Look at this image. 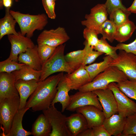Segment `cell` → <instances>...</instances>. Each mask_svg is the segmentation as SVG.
I'll use <instances>...</instances> for the list:
<instances>
[{
	"label": "cell",
	"instance_id": "4fadbf2b",
	"mask_svg": "<svg viewBox=\"0 0 136 136\" xmlns=\"http://www.w3.org/2000/svg\"><path fill=\"white\" fill-rule=\"evenodd\" d=\"M97 95L106 118L118 112L117 102L112 91L109 88L93 91Z\"/></svg>",
	"mask_w": 136,
	"mask_h": 136
},
{
	"label": "cell",
	"instance_id": "f6af8a7d",
	"mask_svg": "<svg viewBox=\"0 0 136 136\" xmlns=\"http://www.w3.org/2000/svg\"></svg>",
	"mask_w": 136,
	"mask_h": 136
},
{
	"label": "cell",
	"instance_id": "3957f363",
	"mask_svg": "<svg viewBox=\"0 0 136 136\" xmlns=\"http://www.w3.org/2000/svg\"><path fill=\"white\" fill-rule=\"evenodd\" d=\"M126 75L116 67L110 66L96 76L90 82L80 88L79 91L86 92L108 88L113 82H119L128 79Z\"/></svg>",
	"mask_w": 136,
	"mask_h": 136
},
{
	"label": "cell",
	"instance_id": "9a60e30c",
	"mask_svg": "<svg viewBox=\"0 0 136 136\" xmlns=\"http://www.w3.org/2000/svg\"><path fill=\"white\" fill-rule=\"evenodd\" d=\"M65 80L71 90H79L92 80L83 65L72 73L64 75Z\"/></svg>",
	"mask_w": 136,
	"mask_h": 136
},
{
	"label": "cell",
	"instance_id": "ba28073f",
	"mask_svg": "<svg viewBox=\"0 0 136 136\" xmlns=\"http://www.w3.org/2000/svg\"><path fill=\"white\" fill-rule=\"evenodd\" d=\"M70 39L65 28L59 27L55 29L44 30L38 37L37 42L38 45L46 44L57 47Z\"/></svg>",
	"mask_w": 136,
	"mask_h": 136
},
{
	"label": "cell",
	"instance_id": "7c38bea8",
	"mask_svg": "<svg viewBox=\"0 0 136 136\" xmlns=\"http://www.w3.org/2000/svg\"><path fill=\"white\" fill-rule=\"evenodd\" d=\"M108 88L112 91L115 97L118 113L123 114L127 117L136 113V103L121 91L116 82L111 83Z\"/></svg>",
	"mask_w": 136,
	"mask_h": 136
},
{
	"label": "cell",
	"instance_id": "f546056e",
	"mask_svg": "<svg viewBox=\"0 0 136 136\" xmlns=\"http://www.w3.org/2000/svg\"><path fill=\"white\" fill-rule=\"evenodd\" d=\"M130 12L127 8H118L113 10L109 14L110 19L117 26L128 21Z\"/></svg>",
	"mask_w": 136,
	"mask_h": 136
},
{
	"label": "cell",
	"instance_id": "ac0fdd59",
	"mask_svg": "<svg viewBox=\"0 0 136 136\" xmlns=\"http://www.w3.org/2000/svg\"><path fill=\"white\" fill-rule=\"evenodd\" d=\"M127 117L118 113L106 118L103 125L111 135L120 136L124 129Z\"/></svg>",
	"mask_w": 136,
	"mask_h": 136
},
{
	"label": "cell",
	"instance_id": "ffe728a7",
	"mask_svg": "<svg viewBox=\"0 0 136 136\" xmlns=\"http://www.w3.org/2000/svg\"><path fill=\"white\" fill-rule=\"evenodd\" d=\"M66 124L71 136H77L88 128L87 121L81 113H77L66 117Z\"/></svg>",
	"mask_w": 136,
	"mask_h": 136
},
{
	"label": "cell",
	"instance_id": "5b68a950",
	"mask_svg": "<svg viewBox=\"0 0 136 136\" xmlns=\"http://www.w3.org/2000/svg\"><path fill=\"white\" fill-rule=\"evenodd\" d=\"M20 104L19 96L5 98L0 101V123L5 136L9 132L12 122Z\"/></svg>",
	"mask_w": 136,
	"mask_h": 136
},
{
	"label": "cell",
	"instance_id": "ee69618b",
	"mask_svg": "<svg viewBox=\"0 0 136 136\" xmlns=\"http://www.w3.org/2000/svg\"><path fill=\"white\" fill-rule=\"evenodd\" d=\"M3 4L6 8H10L12 3V0H2Z\"/></svg>",
	"mask_w": 136,
	"mask_h": 136
},
{
	"label": "cell",
	"instance_id": "b9f144b4",
	"mask_svg": "<svg viewBox=\"0 0 136 136\" xmlns=\"http://www.w3.org/2000/svg\"><path fill=\"white\" fill-rule=\"evenodd\" d=\"M78 136H93L92 128H88L80 133Z\"/></svg>",
	"mask_w": 136,
	"mask_h": 136
},
{
	"label": "cell",
	"instance_id": "7bdbcfd3",
	"mask_svg": "<svg viewBox=\"0 0 136 136\" xmlns=\"http://www.w3.org/2000/svg\"><path fill=\"white\" fill-rule=\"evenodd\" d=\"M131 13H136V0H134L131 5L127 8Z\"/></svg>",
	"mask_w": 136,
	"mask_h": 136
},
{
	"label": "cell",
	"instance_id": "60d3db41",
	"mask_svg": "<svg viewBox=\"0 0 136 136\" xmlns=\"http://www.w3.org/2000/svg\"><path fill=\"white\" fill-rule=\"evenodd\" d=\"M93 136H111L103 125L94 126L92 128Z\"/></svg>",
	"mask_w": 136,
	"mask_h": 136
},
{
	"label": "cell",
	"instance_id": "d6986e66",
	"mask_svg": "<svg viewBox=\"0 0 136 136\" xmlns=\"http://www.w3.org/2000/svg\"><path fill=\"white\" fill-rule=\"evenodd\" d=\"M38 46L28 49L25 52L20 54L18 60L20 63H23L38 71H41L42 64L39 56Z\"/></svg>",
	"mask_w": 136,
	"mask_h": 136
},
{
	"label": "cell",
	"instance_id": "1f68e13d",
	"mask_svg": "<svg viewBox=\"0 0 136 136\" xmlns=\"http://www.w3.org/2000/svg\"><path fill=\"white\" fill-rule=\"evenodd\" d=\"M93 49L95 50L105 53V55L110 56L113 59H116L118 56L117 47L110 45L106 39L102 37L99 39L98 44Z\"/></svg>",
	"mask_w": 136,
	"mask_h": 136
},
{
	"label": "cell",
	"instance_id": "ab89813d",
	"mask_svg": "<svg viewBox=\"0 0 136 136\" xmlns=\"http://www.w3.org/2000/svg\"><path fill=\"white\" fill-rule=\"evenodd\" d=\"M116 47L118 50H123L127 53H131L136 56V37L135 40L130 43L126 44L120 43Z\"/></svg>",
	"mask_w": 136,
	"mask_h": 136
},
{
	"label": "cell",
	"instance_id": "603a6c76",
	"mask_svg": "<svg viewBox=\"0 0 136 136\" xmlns=\"http://www.w3.org/2000/svg\"><path fill=\"white\" fill-rule=\"evenodd\" d=\"M10 8H6L5 15L0 19V40L5 35H18L15 26L17 22L10 12Z\"/></svg>",
	"mask_w": 136,
	"mask_h": 136
},
{
	"label": "cell",
	"instance_id": "4dcf8cb0",
	"mask_svg": "<svg viewBox=\"0 0 136 136\" xmlns=\"http://www.w3.org/2000/svg\"><path fill=\"white\" fill-rule=\"evenodd\" d=\"M119 89L127 96L136 100V79H127L117 83Z\"/></svg>",
	"mask_w": 136,
	"mask_h": 136
},
{
	"label": "cell",
	"instance_id": "5bb4252c",
	"mask_svg": "<svg viewBox=\"0 0 136 136\" xmlns=\"http://www.w3.org/2000/svg\"><path fill=\"white\" fill-rule=\"evenodd\" d=\"M76 111L84 116L89 128L103 125L106 119L103 111L94 106L88 105L80 107Z\"/></svg>",
	"mask_w": 136,
	"mask_h": 136
},
{
	"label": "cell",
	"instance_id": "e0dca14e",
	"mask_svg": "<svg viewBox=\"0 0 136 136\" xmlns=\"http://www.w3.org/2000/svg\"><path fill=\"white\" fill-rule=\"evenodd\" d=\"M39 82L34 79L28 81L19 79L15 82V86L20 98L19 110L25 107L27 99L36 89Z\"/></svg>",
	"mask_w": 136,
	"mask_h": 136
},
{
	"label": "cell",
	"instance_id": "6da1fadb",
	"mask_svg": "<svg viewBox=\"0 0 136 136\" xmlns=\"http://www.w3.org/2000/svg\"><path fill=\"white\" fill-rule=\"evenodd\" d=\"M64 76L63 72H60L39 81L36 89L29 97L25 107L31 108L34 112L49 108L55 96L58 84Z\"/></svg>",
	"mask_w": 136,
	"mask_h": 136
},
{
	"label": "cell",
	"instance_id": "83f0119b",
	"mask_svg": "<svg viewBox=\"0 0 136 136\" xmlns=\"http://www.w3.org/2000/svg\"><path fill=\"white\" fill-rule=\"evenodd\" d=\"M85 53L84 48L82 50L72 51L65 55L66 62L73 72L83 65Z\"/></svg>",
	"mask_w": 136,
	"mask_h": 136
},
{
	"label": "cell",
	"instance_id": "52a82bcc",
	"mask_svg": "<svg viewBox=\"0 0 136 136\" xmlns=\"http://www.w3.org/2000/svg\"><path fill=\"white\" fill-rule=\"evenodd\" d=\"M110 65L117 67L128 79H136V56L134 54L120 50L117 57L113 60Z\"/></svg>",
	"mask_w": 136,
	"mask_h": 136
},
{
	"label": "cell",
	"instance_id": "8fae6325",
	"mask_svg": "<svg viewBox=\"0 0 136 136\" xmlns=\"http://www.w3.org/2000/svg\"><path fill=\"white\" fill-rule=\"evenodd\" d=\"M108 13L104 4H98L90 9L89 14H86L85 19L81 24L86 27L98 31L102 24L108 18Z\"/></svg>",
	"mask_w": 136,
	"mask_h": 136
},
{
	"label": "cell",
	"instance_id": "44dd1931",
	"mask_svg": "<svg viewBox=\"0 0 136 136\" xmlns=\"http://www.w3.org/2000/svg\"><path fill=\"white\" fill-rule=\"evenodd\" d=\"M57 89L55 96L51 105H54L59 103L62 106L61 112H63L70 103V98L69 92L71 90L66 83L64 75L58 83Z\"/></svg>",
	"mask_w": 136,
	"mask_h": 136
},
{
	"label": "cell",
	"instance_id": "f1b7e54d",
	"mask_svg": "<svg viewBox=\"0 0 136 136\" xmlns=\"http://www.w3.org/2000/svg\"><path fill=\"white\" fill-rule=\"evenodd\" d=\"M117 26L110 19H108L101 25L98 32L102 37L112 43L115 40Z\"/></svg>",
	"mask_w": 136,
	"mask_h": 136
},
{
	"label": "cell",
	"instance_id": "836d02e7",
	"mask_svg": "<svg viewBox=\"0 0 136 136\" xmlns=\"http://www.w3.org/2000/svg\"><path fill=\"white\" fill-rule=\"evenodd\" d=\"M136 113L127 117L125 127L120 136L136 135Z\"/></svg>",
	"mask_w": 136,
	"mask_h": 136
},
{
	"label": "cell",
	"instance_id": "d6a6232c",
	"mask_svg": "<svg viewBox=\"0 0 136 136\" xmlns=\"http://www.w3.org/2000/svg\"><path fill=\"white\" fill-rule=\"evenodd\" d=\"M84 44L85 53L83 65L84 66L88 64L92 63L98 57L104 53L99 51L93 50V48L86 41Z\"/></svg>",
	"mask_w": 136,
	"mask_h": 136
},
{
	"label": "cell",
	"instance_id": "30bf717a",
	"mask_svg": "<svg viewBox=\"0 0 136 136\" xmlns=\"http://www.w3.org/2000/svg\"><path fill=\"white\" fill-rule=\"evenodd\" d=\"M18 33V35H8L11 48L10 55L7 59L16 62L18 61L20 54L25 52L28 49L35 46L30 38L22 35L20 31Z\"/></svg>",
	"mask_w": 136,
	"mask_h": 136
},
{
	"label": "cell",
	"instance_id": "2e32d148",
	"mask_svg": "<svg viewBox=\"0 0 136 136\" xmlns=\"http://www.w3.org/2000/svg\"><path fill=\"white\" fill-rule=\"evenodd\" d=\"M12 73H0V101L6 98L19 96Z\"/></svg>",
	"mask_w": 136,
	"mask_h": 136
},
{
	"label": "cell",
	"instance_id": "74e56055",
	"mask_svg": "<svg viewBox=\"0 0 136 136\" xmlns=\"http://www.w3.org/2000/svg\"><path fill=\"white\" fill-rule=\"evenodd\" d=\"M56 0H42L43 7L48 17L52 19H55L56 14L55 9Z\"/></svg>",
	"mask_w": 136,
	"mask_h": 136
},
{
	"label": "cell",
	"instance_id": "cb8c5ba5",
	"mask_svg": "<svg viewBox=\"0 0 136 136\" xmlns=\"http://www.w3.org/2000/svg\"><path fill=\"white\" fill-rule=\"evenodd\" d=\"M51 131V125L43 114L39 115L33 123L31 132L34 136H48Z\"/></svg>",
	"mask_w": 136,
	"mask_h": 136
},
{
	"label": "cell",
	"instance_id": "d4e9b609",
	"mask_svg": "<svg viewBox=\"0 0 136 136\" xmlns=\"http://www.w3.org/2000/svg\"><path fill=\"white\" fill-rule=\"evenodd\" d=\"M15 82L19 79L28 81L35 80L39 81L41 71H38L25 64L20 69L12 72Z\"/></svg>",
	"mask_w": 136,
	"mask_h": 136
},
{
	"label": "cell",
	"instance_id": "7a4b0ae2",
	"mask_svg": "<svg viewBox=\"0 0 136 136\" xmlns=\"http://www.w3.org/2000/svg\"><path fill=\"white\" fill-rule=\"evenodd\" d=\"M10 12L18 24L21 34L30 38L36 30H42L48 23V17L44 13L32 15L11 10Z\"/></svg>",
	"mask_w": 136,
	"mask_h": 136
},
{
	"label": "cell",
	"instance_id": "f35d334b",
	"mask_svg": "<svg viewBox=\"0 0 136 136\" xmlns=\"http://www.w3.org/2000/svg\"><path fill=\"white\" fill-rule=\"evenodd\" d=\"M104 4L109 14L113 10L117 8L127 9L123 5L121 0H107Z\"/></svg>",
	"mask_w": 136,
	"mask_h": 136
},
{
	"label": "cell",
	"instance_id": "8992f818",
	"mask_svg": "<svg viewBox=\"0 0 136 136\" xmlns=\"http://www.w3.org/2000/svg\"><path fill=\"white\" fill-rule=\"evenodd\" d=\"M52 127L50 136H71L66 124V117L58 111L54 105L42 111Z\"/></svg>",
	"mask_w": 136,
	"mask_h": 136
},
{
	"label": "cell",
	"instance_id": "277c9868",
	"mask_svg": "<svg viewBox=\"0 0 136 136\" xmlns=\"http://www.w3.org/2000/svg\"><path fill=\"white\" fill-rule=\"evenodd\" d=\"M65 47L63 44L57 47L53 54L43 64L39 81L44 80L55 73L65 72L70 74L73 72L65 60Z\"/></svg>",
	"mask_w": 136,
	"mask_h": 136
},
{
	"label": "cell",
	"instance_id": "d590c367",
	"mask_svg": "<svg viewBox=\"0 0 136 136\" xmlns=\"http://www.w3.org/2000/svg\"><path fill=\"white\" fill-rule=\"evenodd\" d=\"M38 46V54L43 65L53 54L56 47L46 44Z\"/></svg>",
	"mask_w": 136,
	"mask_h": 136
},
{
	"label": "cell",
	"instance_id": "4316f807",
	"mask_svg": "<svg viewBox=\"0 0 136 136\" xmlns=\"http://www.w3.org/2000/svg\"><path fill=\"white\" fill-rule=\"evenodd\" d=\"M106 55L103 57V61L84 66L92 80L97 75L110 66V63L113 59L110 56Z\"/></svg>",
	"mask_w": 136,
	"mask_h": 136
},
{
	"label": "cell",
	"instance_id": "e575fe53",
	"mask_svg": "<svg viewBox=\"0 0 136 136\" xmlns=\"http://www.w3.org/2000/svg\"><path fill=\"white\" fill-rule=\"evenodd\" d=\"M25 64L10 60L7 58L0 62V73H11L21 68Z\"/></svg>",
	"mask_w": 136,
	"mask_h": 136
},
{
	"label": "cell",
	"instance_id": "484cf974",
	"mask_svg": "<svg viewBox=\"0 0 136 136\" xmlns=\"http://www.w3.org/2000/svg\"><path fill=\"white\" fill-rule=\"evenodd\" d=\"M136 29L134 23L129 20L126 23L117 26L115 40L122 43L128 40Z\"/></svg>",
	"mask_w": 136,
	"mask_h": 136
},
{
	"label": "cell",
	"instance_id": "7402d4cb",
	"mask_svg": "<svg viewBox=\"0 0 136 136\" xmlns=\"http://www.w3.org/2000/svg\"><path fill=\"white\" fill-rule=\"evenodd\" d=\"M29 108L19 110L14 116L9 133L6 136H27L32 135L31 132L23 128L22 122L23 116Z\"/></svg>",
	"mask_w": 136,
	"mask_h": 136
},
{
	"label": "cell",
	"instance_id": "9c48e42d",
	"mask_svg": "<svg viewBox=\"0 0 136 136\" xmlns=\"http://www.w3.org/2000/svg\"><path fill=\"white\" fill-rule=\"evenodd\" d=\"M70 97V103L66 109L67 111L74 112L79 108L88 105L95 106L103 110L97 95L93 91H79Z\"/></svg>",
	"mask_w": 136,
	"mask_h": 136
},
{
	"label": "cell",
	"instance_id": "8d00e7d4",
	"mask_svg": "<svg viewBox=\"0 0 136 136\" xmlns=\"http://www.w3.org/2000/svg\"><path fill=\"white\" fill-rule=\"evenodd\" d=\"M83 34L86 41L93 48L98 44L99 40L98 35L99 33L97 30L86 27L83 30Z\"/></svg>",
	"mask_w": 136,
	"mask_h": 136
}]
</instances>
